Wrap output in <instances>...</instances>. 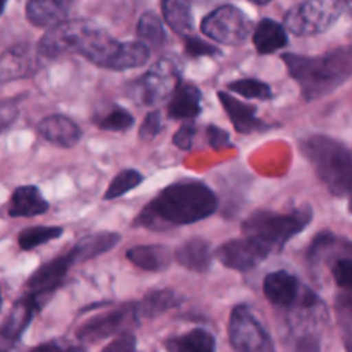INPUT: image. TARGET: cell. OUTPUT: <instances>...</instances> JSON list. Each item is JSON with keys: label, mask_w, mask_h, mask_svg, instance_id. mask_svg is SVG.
Returning a JSON list of instances; mask_svg holds the SVG:
<instances>
[{"label": "cell", "mask_w": 352, "mask_h": 352, "mask_svg": "<svg viewBox=\"0 0 352 352\" xmlns=\"http://www.w3.org/2000/svg\"><path fill=\"white\" fill-rule=\"evenodd\" d=\"M219 199L206 184L182 181L158 192L136 219V226L151 230H167L199 222L217 212Z\"/></svg>", "instance_id": "1"}, {"label": "cell", "mask_w": 352, "mask_h": 352, "mask_svg": "<svg viewBox=\"0 0 352 352\" xmlns=\"http://www.w3.org/2000/svg\"><path fill=\"white\" fill-rule=\"evenodd\" d=\"M282 58L306 100L320 98L333 91L352 76V47L337 48L322 57L285 54Z\"/></svg>", "instance_id": "2"}, {"label": "cell", "mask_w": 352, "mask_h": 352, "mask_svg": "<svg viewBox=\"0 0 352 352\" xmlns=\"http://www.w3.org/2000/svg\"><path fill=\"white\" fill-rule=\"evenodd\" d=\"M302 153L330 192L337 196L352 192V150L329 136L315 134L301 143Z\"/></svg>", "instance_id": "3"}, {"label": "cell", "mask_w": 352, "mask_h": 352, "mask_svg": "<svg viewBox=\"0 0 352 352\" xmlns=\"http://www.w3.org/2000/svg\"><path fill=\"white\" fill-rule=\"evenodd\" d=\"M313 212L309 206L294 210L291 213H277L260 210L254 212L243 223L244 236H250L270 248V251L282 250L299 232L306 229L311 222Z\"/></svg>", "instance_id": "4"}, {"label": "cell", "mask_w": 352, "mask_h": 352, "mask_svg": "<svg viewBox=\"0 0 352 352\" xmlns=\"http://www.w3.org/2000/svg\"><path fill=\"white\" fill-rule=\"evenodd\" d=\"M105 31L86 21H62L52 26L38 43V54L47 58H57L65 54L89 57L91 48L98 43Z\"/></svg>", "instance_id": "5"}, {"label": "cell", "mask_w": 352, "mask_h": 352, "mask_svg": "<svg viewBox=\"0 0 352 352\" xmlns=\"http://www.w3.org/2000/svg\"><path fill=\"white\" fill-rule=\"evenodd\" d=\"M346 0H306L285 14L284 24L299 36L325 33L346 12Z\"/></svg>", "instance_id": "6"}, {"label": "cell", "mask_w": 352, "mask_h": 352, "mask_svg": "<svg viewBox=\"0 0 352 352\" xmlns=\"http://www.w3.org/2000/svg\"><path fill=\"white\" fill-rule=\"evenodd\" d=\"M229 340L236 352H275L272 337L244 305L236 306L230 313Z\"/></svg>", "instance_id": "7"}, {"label": "cell", "mask_w": 352, "mask_h": 352, "mask_svg": "<svg viewBox=\"0 0 352 352\" xmlns=\"http://www.w3.org/2000/svg\"><path fill=\"white\" fill-rule=\"evenodd\" d=\"M181 85V72L170 58L158 60L150 71L134 85V98L143 105H160L170 98Z\"/></svg>", "instance_id": "8"}, {"label": "cell", "mask_w": 352, "mask_h": 352, "mask_svg": "<svg viewBox=\"0 0 352 352\" xmlns=\"http://www.w3.org/2000/svg\"><path fill=\"white\" fill-rule=\"evenodd\" d=\"M201 31L223 45H243L251 34V21L234 6H222L203 19Z\"/></svg>", "instance_id": "9"}, {"label": "cell", "mask_w": 352, "mask_h": 352, "mask_svg": "<svg viewBox=\"0 0 352 352\" xmlns=\"http://www.w3.org/2000/svg\"><path fill=\"white\" fill-rule=\"evenodd\" d=\"M263 292L278 308H315L318 305V298L285 270L268 274L263 280Z\"/></svg>", "instance_id": "10"}, {"label": "cell", "mask_w": 352, "mask_h": 352, "mask_svg": "<svg viewBox=\"0 0 352 352\" xmlns=\"http://www.w3.org/2000/svg\"><path fill=\"white\" fill-rule=\"evenodd\" d=\"M270 248L265 246L258 239L244 236L241 239L227 241L217 250V258L227 268L237 272H250L265 261L270 254Z\"/></svg>", "instance_id": "11"}, {"label": "cell", "mask_w": 352, "mask_h": 352, "mask_svg": "<svg viewBox=\"0 0 352 352\" xmlns=\"http://www.w3.org/2000/svg\"><path fill=\"white\" fill-rule=\"evenodd\" d=\"M72 265H76L72 253L62 254V256L55 258V260L48 261V263L41 265L26 282L28 294L38 301V305L43 306V302L57 291L62 285L64 278L67 277L69 270Z\"/></svg>", "instance_id": "12"}, {"label": "cell", "mask_w": 352, "mask_h": 352, "mask_svg": "<svg viewBox=\"0 0 352 352\" xmlns=\"http://www.w3.org/2000/svg\"><path fill=\"white\" fill-rule=\"evenodd\" d=\"M136 320H140L136 313V305L122 306L116 311L95 316L93 320L86 322L78 330V339L82 340V342H98V340L107 339V337L117 336Z\"/></svg>", "instance_id": "13"}, {"label": "cell", "mask_w": 352, "mask_h": 352, "mask_svg": "<svg viewBox=\"0 0 352 352\" xmlns=\"http://www.w3.org/2000/svg\"><path fill=\"white\" fill-rule=\"evenodd\" d=\"M40 308L41 306L38 305L36 299L31 298L30 294L14 305L12 311L9 313L6 322L0 325V352L12 351V347L16 346L17 340L21 339L24 330L33 320L34 313Z\"/></svg>", "instance_id": "14"}, {"label": "cell", "mask_w": 352, "mask_h": 352, "mask_svg": "<svg viewBox=\"0 0 352 352\" xmlns=\"http://www.w3.org/2000/svg\"><path fill=\"white\" fill-rule=\"evenodd\" d=\"M41 138L47 140L48 143L57 144L62 148H72L81 141V129L72 119L65 116H48L38 124Z\"/></svg>", "instance_id": "15"}, {"label": "cell", "mask_w": 352, "mask_h": 352, "mask_svg": "<svg viewBox=\"0 0 352 352\" xmlns=\"http://www.w3.org/2000/svg\"><path fill=\"white\" fill-rule=\"evenodd\" d=\"M219 100L222 102L223 109H226L227 116L230 117L234 124V129L241 134H250L254 131L260 129H268V124H265L263 120L258 119L256 109L246 103L239 102L236 96H232V93L227 91H219Z\"/></svg>", "instance_id": "16"}, {"label": "cell", "mask_w": 352, "mask_h": 352, "mask_svg": "<svg viewBox=\"0 0 352 352\" xmlns=\"http://www.w3.org/2000/svg\"><path fill=\"white\" fill-rule=\"evenodd\" d=\"M74 0H28L26 17L38 28H52L65 21Z\"/></svg>", "instance_id": "17"}, {"label": "cell", "mask_w": 352, "mask_h": 352, "mask_svg": "<svg viewBox=\"0 0 352 352\" xmlns=\"http://www.w3.org/2000/svg\"><path fill=\"white\" fill-rule=\"evenodd\" d=\"M201 113V91L191 82H181L168 103V116L179 120H192Z\"/></svg>", "instance_id": "18"}, {"label": "cell", "mask_w": 352, "mask_h": 352, "mask_svg": "<svg viewBox=\"0 0 352 352\" xmlns=\"http://www.w3.org/2000/svg\"><path fill=\"white\" fill-rule=\"evenodd\" d=\"M48 210L47 199L40 192L36 186H21L14 191L9 205V215L14 219L23 217H36Z\"/></svg>", "instance_id": "19"}, {"label": "cell", "mask_w": 352, "mask_h": 352, "mask_svg": "<svg viewBox=\"0 0 352 352\" xmlns=\"http://www.w3.org/2000/svg\"><path fill=\"white\" fill-rule=\"evenodd\" d=\"M127 260L136 265L141 270L148 272H162L170 267L172 256L170 250L160 244H148V246H136L127 251Z\"/></svg>", "instance_id": "20"}, {"label": "cell", "mask_w": 352, "mask_h": 352, "mask_svg": "<svg viewBox=\"0 0 352 352\" xmlns=\"http://www.w3.org/2000/svg\"><path fill=\"white\" fill-rule=\"evenodd\" d=\"M119 241L120 236L116 232L91 234V236H86L81 241H78L76 246L71 250V253L74 256L76 263H85V261L109 253L110 250H113L119 244Z\"/></svg>", "instance_id": "21"}, {"label": "cell", "mask_w": 352, "mask_h": 352, "mask_svg": "<svg viewBox=\"0 0 352 352\" xmlns=\"http://www.w3.org/2000/svg\"><path fill=\"white\" fill-rule=\"evenodd\" d=\"M253 43L261 55L274 54L289 45L285 28L274 19H261L254 28Z\"/></svg>", "instance_id": "22"}, {"label": "cell", "mask_w": 352, "mask_h": 352, "mask_svg": "<svg viewBox=\"0 0 352 352\" xmlns=\"http://www.w3.org/2000/svg\"><path fill=\"white\" fill-rule=\"evenodd\" d=\"M33 72V58L26 45L9 48L0 55V85Z\"/></svg>", "instance_id": "23"}, {"label": "cell", "mask_w": 352, "mask_h": 352, "mask_svg": "<svg viewBox=\"0 0 352 352\" xmlns=\"http://www.w3.org/2000/svg\"><path fill=\"white\" fill-rule=\"evenodd\" d=\"M175 261L181 267L192 272H206L212 265V251L210 244L201 237H192L186 241L177 251H175Z\"/></svg>", "instance_id": "24"}, {"label": "cell", "mask_w": 352, "mask_h": 352, "mask_svg": "<svg viewBox=\"0 0 352 352\" xmlns=\"http://www.w3.org/2000/svg\"><path fill=\"white\" fill-rule=\"evenodd\" d=\"M168 352H215V337L205 329H195L165 340Z\"/></svg>", "instance_id": "25"}, {"label": "cell", "mask_w": 352, "mask_h": 352, "mask_svg": "<svg viewBox=\"0 0 352 352\" xmlns=\"http://www.w3.org/2000/svg\"><path fill=\"white\" fill-rule=\"evenodd\" d=\"M162 10L167 24L175 33L191 36L195 31V17L189 0H162Z\"/></svg>", "instance_id": "26"}, {"label": "cell", "mask_w": 352, "mask_h": 352, "mask_svg": "<svg viewBox=\"0 0 352 352\" xmlns=\"http://www.w3.org/2000/svg\"><path fill=\"white\" fill-rule=\"evenodd\" d=\"M150 60V47L144 45L143 41H126L117 47L113 54L110 67L112 71H127V69L141 67Z\"/></svg>", "instance_id": "27"}, {"label": "cell", "mask_w": 352, "mask_h": 352, "mask_svg": "<svg viewBox=\"0 0 352 352\" xmlns=\"http://www.w3.org/2000/svg\"><path fill=\"white\" fill-rule=\"evenodd\" d=\"M182 302V298L174 291H153L150 294L144 296L140 302L136 305L138 318H155V316L162 315V313L168 311L172 308H177Z\"/></svg>", "instance_id": "28"}, {"label": "cell", "mask_w": 352, "mask_h": 352, "mask_svg": "<svg viewBox=\"0 0 352 352\" xmlns=\"http://www.w3.org/2000/svg\"><path fill=\"white\" fill-rule=\"evenodd\" d=\"M138 34H140L144 45L155 48V50H158V48L167 43V33H165L164 23L153 12H146L141 16L140 23H138Z\"/></svg>", "instance_id": "29"}, {"label": "cell", "mask_w": 352, "mask_h": 352, "mask_svg": "<svg viewBox=\"0 0 352 352\" xmlns=\"http://www.w3.org/2000/svg\"><path fill=\"white\" fill-rule=\"evenodd\" d=\"M62 236V227H30V229H24L23 232L17 237V243L19 248L24 251L34 250V248L41 246V244L48 243V241H54L57 237Z\"/></svg>", "instance_id": "30"}, {"label": "cell", "mask_w": 352, "mask_h": 352, "mask_svg": "<svg viewBox=\"0 0 352 352\" xmlns=\"http://www.w3.org/2000/svg\"><path fill=\"white\" fill-rule=\"evenodd\" d=\"M227 88L232 93H237L241 96H246V98L253 100H272L274 98V91H272L270 86L267 82L260 81V79L254 78H244L237 79V81L229 82Z\"/></svg>", "instance_id": "31"}, {"label": "cell", "mask_w": 352, "mask_h": 352, "mask_svg": "<svg viewBox=\"0 0 352 352\" xmlns=\"http://www.w3.org/2000/svg\"><path fill=\"white\" fill-rule=\"evenodd\" d=\"M143 182V175L141 172L134 170V168H127V170L119 172L116 177L112 179V182L107 188L103 199H117L122 195L129 192L131 189H134L136 186H140Z\"/></svg>", "instance_id": "32"}, {"label": "cell", "mask_w": 352, "mask_h": 352, "mask_svg": "<svg viewBox=\"0 0 352 352\" xmlns=\"http://www.w3.org/2000/svg\"><path fill=\"white\" fill-rule=\"evenodd\" d=\"M100 129L112 131V133H122L133 127L134 117L126 109H113L100 120H96Z\"/></svg>", "instance_id": "33"}, {"label": "cell", "mask_w": 352, "mask_h": 352, "mask_svg": "<svg viewBox=\"0 0 352 352\" xmlns=\"http://www.w3.org/2000/svg\"><path fill=\"white\" fill-rule=\"evenodd\" d=\"M332 277L342 294H352V256L339 258L332 265Z\"/></svg>", "instance_id": "34"}, {"label": "cell", "mask_w": 352, "mask_h": 352, "mask_svg": "<svg viewBox=\"0 0 352 352\" xmlns=\"http://www.w3.org/2000/svg\"><path fill=\"white\" fill-rule=\"evenodd\" d=\"M23 96H14L0 102V134L14 124V120L19 116V103Z\"/></svg>", "instance_id": "35"}, {"label": "cell", "mask_w": 352, "mask_h": 352, "mask_svg": "<svg viewBox=\"0 0 352 352\" xmlns=\"http://www.w3.org/2000/svg\"><path fill=\"white\" fill-rule=\"evenodd\" d=\"M164 129V122H162V113L158 110H151L146 117H144L143 124L140 127V138L143 141H151L158 136Z\"/></svg>", "instance_id": "36"}, {"label": "cell", "mask_w": 352, "mask_h": 352, "mask_svg": "<svg viewBox=\"0 0 352 352\" xmlns=\"http://www.w3.org/2000/svg\"><path fill=\"white\" fill-rule=\"evenodd\" d=\"M186 54L191 57H201V55H217L219 50L212 45L205 43L203 40L195 36H186Z\"/></svg>", "instance_id": "37"}, {"label": "cell", "mask_w": 352, "mask_h": 352, "mask_svg": "<svg viewBox=\"0 0 352 352\" xmlns=\"http://www.w3.org/2000/svg\"><path fill=\"white\" fill-rule=\"evenodd\" d=\"M206 136H208V144L213 150H223V148H230V138L229 133L217 126H210L206 129Z\"/></svg>", "instance_id": "38"}, {"label": "cell", "mask_w": 352, "mask_h": 352, "mask_svg": "<svg viewBox=\"0 0 352 352\" xmlns=\"http://www.w3.org/2000/svg\"><path fill=\"white\" fill-rule=\"evenodd\" d=\"M136 351V337L133 333H122L113 342H110L102 352H134Z\"/></svg>", "instance_id": "39"}, {"label": "cell", "mask_w": 352, "mask_h": 352, "mask_svg": "<svg viewBox=\"0 0 352 352\" xmlns=\"http://www.w3.org/2000/svg\"><path fill=\"white\" fill-rule=\"evenodd\" d=\"M195 136H196L195 126H191V124H184V126L174 134V144L177 148H181V150H191Z\"/></svg>", "instance_id": "40"}, {"label": "cell", "mask_w": 352, "mask_h": 352, "mask_svg": "<svg viewBox=\"0 0 352 352\" xmlns=\"http://www.w3.org/2000/svg\"><path fill=\"white\" fill-rule=\"evenodd\" d=\"M28 352H82V349L71 346V344L60 342V340H50V342L40 344Z\"/></svg>", "instance_id": "41"}, {"label": "cell", "mask_w": 352, "mask_h": 352, "mask_svg": "<svg viewBox=\"0 0 352 352\" xmlns=\"http://www.w3.org/2000/svg\"><path fill=\"white\" fill-rule=\"evenodd\" d=\"M296 352H322L320 339L315 333H305L299 337L298 344H296Z\"/></svg>", "instance_id": "42"}, {"label": "cell", "mask_w": 352, "mask_h": 352, "mask_svg": "<svg viewBox=\"0 0 352 352\" xmlns=\"http://www.w3.org/2000/svg\"><path fill=\"white\" fill-rule=\"evenodd\" d=\"M346 352H352V329L346 337Z\"/></svg>", "instance_id": "43"}, {"label": "cell", "mask_w": 352, "mask_h": 352, "mask_svg": "<svg viewBox=\"0 0 352 352\" xmlns=\"http://www.w3.org/2000/svg\"><path fill=\"white\" fill-rule=\"evenodd\" d=\"M250 2H253V3H258V6H265V3L272 2V0H250Z\"/></svg>", "instance_id": "44"}, {"label": "cell", "mask_w": 352, "mask_h": 352, "mask_svg": "<svg viewBox=\"0 0 352 352\" xmlns=\"http://www.w3.org/2000/svg\"><path fill=\"white\" fill-rule=\"evenodd\" d=\"M6 3H7V0H0V14L3 12V7H6Z\"/></svg>", "instance_id": "45"}, {"label": "cell", "mask_w": 352, "mask_h": 352, "mask_svg": "<svg viewBox=\"0 0 352 352\" xmlns=\"http://www.w3.org/2000/svg\"><path fill=\"white\" fill-rule=\"evenodd\" d=\"M195 2H199V3H205V2H212V0H195Z\"/></svg>", "instance_id": "46"}, {"label": "cell", "mask_w": 352, "mask_h": 352, "mask_svg": "<svg viewBox=\"0 0 352 352\" xmlns=\"http://www.w3.org/2000/svg\"><path fill=\"white\" fill-rule=\"evenodd\" d=\"M349 210H351V213H352V198H351V203H349Z\"/></svg>", "instance_id": "47"}, {"label": "cell", "mask_w": 352, "mask_h": 352, "mask_svg": "<svg viewBox=\"0 0 352 352\" xmlns=\"http://www.w3.org/2000/svg\"><path fill=\"white\" fill-rule=\"evenodd\" d=\"M0 306H2V298H0Z\"/></svg>", "instance_id": "48"}]
</instances>
